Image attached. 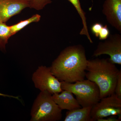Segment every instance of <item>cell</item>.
Returning <instances> with one entry per match:
<instances>
[{
    "label": "cell",
    "mask_w": 121,
    "mask_h": 121,
    "mask_svg": "<svg viewBox=\"0 0 121 121\" xmlns=\"http://www.w3.org/2000/svg\"><path fill=\"white\" fill-rule=\"evenodd\" d=\"M87 61L86 51L82 45L69 46L52 62L51 71L60 82L73 83L85 78Z\"/></svg>",
    "instance_id": "1"
},
{
    "label": "cell",
    "mask_w": 121,
    "mask_h": 121,
    "mask_svg": "<svg viewBox=\"0 0 121 121\" xmlns=\"http://www.w3.org/2000/svg\"><path fill=\"white\" fill-rule=\"evenodd\" d=\"M86 77L95 82L100 91V98L115 93V87L121 70H119L109 58H97L87 60Z\"/></svg>",
    "instance_id": "2"
},
{
    "label": "cell",
    "mask_w": 121,
    "mask_h": 121,
    "mask_svg": "<svg viewBox=\"0 0 121 121\" xmlns=\"http://www.w3.org/2000/svg\"><path fill=\"white\" fill-rule=\"evenodd\" d=\"M30 121H58L62 118V110L54 101L52 94L41 91L32 107Z\"/></svg>",
    "instance_id": "3"
},
{
    "label": "cell",
    "mask_w": 121,
    "mask_h": 121,
    "mask_svg": "<svg viewBox=\"0 0 121 121\" xmlns=\"http://www.w3.org/2000/svg\"><path fill=\"white\" fill-rule=\"evenodd\" d=\"M61 87L63 90L68 91L74 95L82 107L92 106L101 99L98 86L87 79L78 81L74 83L61 82Z\"/></svg>",
    "instance_id": "4"
},
{
    "label": "cell",
    "mask_w": 121,
    "mask_h": 121,
    "mask_svg": "<svg viewBox=\"0 0 121 121\" xmlns=\"http://www.w3.org/2000/svg\"><path fill=\"white\" fill-rule=\"evenodd\" d=\"M121 115V99L114 93L110 96L101 99L92 106L91 116L92 121L111 116Z\"/></svg>",
    "instance_id": "5"
},
{
    "label": "cell",
    "mask_w": 121,
    "mask_h": 121,
    "mask_svg": "<svg viewBox=\"0 0 121 121\" xmlns=\"http://www.w3.org/2000/svg\"><path fill=\"white\" fill-rule=\"evenodd\" d=\"M32 79L35 87L40 91H47L52 95L63 91L61 82L52 74L50 67H38L33 74Z\"/></svg>",
    "instance_id": "6"
},
{
    "label": "cell",
    "mask_w": 121,
    "mask_h": 121,
    "mask_svg": "<svg viewBox=\"0 0 121 121\" xmlns=\"http://www.w3.org/2000/svg\"><path fill=\"white\" fill-rule=\"evenodd\" d=\"M102 55L109 56L110 60L115 64L121 65V35L118 34L110 35L104 42H100L92 56Z\"/></svg>",
    "instance_id": "7"
},
{
    "label": "cell",
    "mask_w": 121,
    "mask_h": 121,
    "mask_svg": "<svg viewBox=\"0 0 121 121\" xmlns=\"http://www.w3.org/2000/svg\"><path fill=\"white\" fill-rule=\"evenodd\" d=\"M29 7V0H0V21L6 23L11 17Z\"/></svg>",
    "instance_id": "8"
},
{
    "label": "cell",
    "mask_w": 121,
    "mask_h": 121,
    "mask_svg": "<svg viewBox=\"0 0 121 121\" xmlns=\"http://www.w3.org/2000/svg\"><path fill=\"white\" fill-rule=\"evenodd\" d=\"M102 13L107 22L121 33V0H105Z\"/></svg>",
    "instance_id": "9"
},
{
    "label": "cell",
    "mask_w": 121,
    "mask_h": 121,
    "mask_svg": "<svg viewBox=\"0 0 121 121\" xmlns=\"http://www.w3.org/2000/svg\"><path fill=\"white\" fill-rule=\"evenodd\" d=\"M54 101L62 110L69 111L82 107L79 104L73 94L68 91L63 90L59 93L52 95Z\"/></svg>",
    "instance_id": "10"
},
{
    "label": "cell",
    "mask_w": 121,
    "mask_h": 121,
    "mask_svg": "<svg viewBox=\"0 0 121 121\" xmlns=\"http://www.w3.org/2000/svg\"><path fill=\"white\" fill-rule=\"evenodd\" d=\"M92 106L74 109L68 111L64 121H92L91 116Z\"/></svg>",
    "instance_id": "11"
},
{
    "label": "cell",
    "mask_w": 121,
    "mask_h": 121,
    "mask_svg": "<svg viewBox=\"0 0 121 121\" xmlns=\"http://www.w3.org/2000/svg\"><path fill=\"white\" fill-rule=\"evenodd\" d=\"M71 3L75 8L78 12L82 20L83 25L82 28L80 31L79 34L80 35H84L86 36L90 43H93V40L91 39L90 35L89 34L88 27L87 24L85 12L83 10L81 7L80 0H68Z\"/></svg>",
    "instance_id": "12"
},
{
    "label": "cell",
    "mask_w": 121,
    "mask_h": 121,
    "mask_svg": "<svg viewBox=\"0 0 121 121\" xmlns=\"http://www.w3.org/2000/svg\"><path fill=\"white\" fill-rule=\"evenodd\" d=\"M12 36L10 26L6 23L0 21V50L2 52L6 51V46L9 38Z\"/></svg>",
    "instance_id": "13"
},
{
    "label": "cell",
    "mask_w": 121,
    "mask_h": 121,
    "mask_svg": "<svg viewBox=\"0 0 121 121\" xmlns=\"http://www.w3.org/2000/svg\"><path fill=\"white\" fill-rule=\"evenodd\" d=\"M41 16L39 14H35L31 17L24 20L22 21L17 24L10 26L12 35H13L21 30L28 25L29 24L39 22L40 20Z\"/></svg>",
    "instance_id": "14"
},
{
    "label": "cell",
    "mask_w": 121,
    "mask_h": 121,
    "mask_svg": "<svg viewBox=\"0 0 121 121\" xmlns=\"http://www.w3.org/2000/svg\"><path fill=\"white\" fill-rule=\"evenodd\" d=\"M30 8L37 10L43 9L46 5L52 2L51 0H29Z\"/></svg>",
    "instance_id": "15"
},
{
    "label": "cell",
    "mask_w": 121,
    "mask_h": 121,
    "mask_svg": "<svg viewBox=\"0 0 121 121\" xmlns=\"http://www.w3.org/2000/svg\"><path fill=\"white\" fill-rule=\"evenodd\" d=\"M110 35V32L107 25L103 26L99 35L98 37L100 40H105L108 38Z\"/></svg>",
    "instance_id": "16"
},
{
    "label": "cell",
    "mask_w": 121,
    "mask_h": 121,
    "mask_svg": "<svg viewBox=\"0 0 121 121\" xmlns=\"http://www.w3.org/2000/svg\"><path fill=\"white\" fill-rule=\"evenodd\" d=\"M103 26V25L99 23H95L91 26V31L95 37H98L99 35Z\"/></svg>",
    "instance_id": "17"
},
{
    "label": "cell",
    "mask_w": 121,
    "mask_h": 121,
    "mask_svg": "<svg viewBox=\"0 0 121 121\" xmlns=\"http://www.w3.org/2000/svg\"><path fill=\"white\" fill-rule=\"evenodd\" d=\"M115 93L119 98L121 99V71L118 75L115 87Z\"/></svg>",
    "instance_id": "18"
},
{
    "label": "cell",
    "mask_w": 121,
    "mask_h": 121,
    "mask_svg": "<svg viewBox=\"0 0 121 121\" xmlns=\"http://www.w3.org/2000/svg\"><path fill=\"white\" fill-rule=\"evenodd\" d=\"M107 118H103L99 119L98 121H121V119L118 116H111L107 117Z\"/></svg>",
    "instance_id": "19"
},
{
    "label": "cell",
    "mask_w": 121,
    "mask_h": 121,
    "mask_svg": "<svg viewBox=\"0 0 121 121\" xmlns=\"http://www.w3.org/2000/svg\"><path fill=\"white\" fill-rule=\"evenodd\" d=\"M0 97H8L10 98H12L15 99L20 100L19 98V97H17V96H14L13 95H8L5 94H2L0 93Z\"/></svg>",
    "instance_id": "20"
},
{
    "label": "cell",
    "mask_w": 121,
    "mask_h": 121,
    "mask_svg": "<svg viewBox=\"0 0 121 121\" xmlns=\"http://www.w3.org/2000/svg\"></svg>",
    "instance_id": "21"
}]
</instances>
